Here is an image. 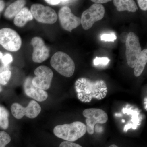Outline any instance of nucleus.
Returning <instances> with one entry per match:
<instances>
[{"label": "nucleus", "mask_w": 147, "mask_h": 147, "mask_svg": "<svg viewBox=\"0 0 147 147\" xmlns=\"http://www.w3.org/2000/svg\"><path fill=\"white\" fill-rule=\"evenodd\" d=\"M75 88L79 99L104 97L107 92L106 84L102 80L93 81L85 78H79L75 83Z\"/></svg>", "instance_id": "f257e3e1"}, {"label": "nucleus", "mask_w": 147, "mask_h": 147, "mask_svg": "<svg viewBox=\"0 0 147 147\" xmlns=\"http://www.w3.org/2000/svg\"><path fill=\"white\" fill-rule=\"evenodd\" d=\"M55 136L69 142H74L83 137L86 132V127L83 123L74 122L58 125L54 129Z\"/></svg>", "instance_id": "f03ea898"}, {"label": "nucleus", "mask_w": 147, "mask_h": 147, "mask_svg": "<svg viewBox=\"0 0 147 147\" xmlns=\"http://www.w3.org/2000/svg\"><path fill=\"white\" fill-rule=\"evenodd\" d=\"M50 64L61 75L65 77H71L75 71V64L72 59L63 52H57L53 55Z\"/></svg>", "instance_id": "7ed1b4c3"}, {"label": "nucleus", "mask_w": 147, "mask_h": 147, "mask_svg": "<svg viewBox=\"0 0 147 147\" xmlns=\"http://www.w3.org/2000/svg\"><path fill=\"white\" fill-rule=\"evenodd\" d=\"M105 9L101 4L95 3L83 12L81 17V24L85 30L91 28L96 21L104 17Z\"/></svg>", "instance_id": "20e7f679"}, {"label": "nucleus", "mask_w": 147, "mask_h": 147, "mask_svg": "<svg viewBox=\"0 0 147 147\" xmlns=\"http://www.w3.org/2000/svg\"><path fill=\"white\" fill-rule=\"evenodd\" d=\"M83 115L86 118V130L90 134L94 132L95 125L96 124H104L107 122L108 116L104 110L98 108H88L83 111Z\"/></svg>", "instance_id": "39448f33"}, {"label": "nucleus", "mask_w": 147, "mask_h": 147, "mask_svg": "<svg viewBox=\"0 0 147 147\" xmlns=\"http://www.w3.org/2000/svg\"><path fill=\"white\" fill-rule=\"evenodd\" d=\"M22 44L21 38L15 31L9 28L0 30V44L6 50L16 52Z\"/></svg>", "instance_id": "423d86ee"}, {"label": "nucleus", "mask_w": 147, "mask_h": 147, "mask_svg": "<svg viewBox=\"0 0 147 147\" xmlns=\"http://www.w3.org/2000/svg\"><path fill=\"white\" fill-rule=\"evenodd\" d=\"M126 57L127 64L131 68H134L137 59L142 51L137 35L130 32L125 42Z\"/></svg>", "instance_id": "0eeeda50"}, {"label": "nucleus", "mask_w": 147, "mask_h": 147, "mask_svg": "<svg viewBox=\"0 0 147 147\" xmlns=\"http://www.w3.org/2000/svg\"><path fill=\"white\" fill-rule=\"evenodd\" d=\"M31 12L33 16L40 23L53 24L57 20V15L53 8L39 4L32 5Z\"/></svg>", "instance_id": "6e6552de"}, {"label": "nucleus", "mask_w": 147, "mask_h": 147, "mask_svg": "<svg viewBox=\"0 0 147 147\" xmlns=\"http://www.w3.org/2000/svg\"><path fill=\"white\" fill-rule=\"evenodd\" d=\"M11 111L13 117L17 119H21L24 116L34 119L40 113L41 107L35 100H32L26 108H24L19 103H13L11 106Z\"/></svg>", "instance_id": "1a4fd4ad"}, {"label": "nucleus", "mask_w": 147, "mask_h": 147, "mask_svg": "<svg viewBox=\"0 0 147 147\" xmlns=\"http://www.w3.org/2000/svg\"><path fill=\"white\" fill-rule=\"evenodd\" d=\"M35 77L32 80L34 86L43 90L48 89L51 85L53 76L51 69L45 66H40L35 70Z\"/></svg>", "instance_id": "9d476101"}, {"label": "nucleus", "mask_w": 147, "mask_h": 147, "mask_svg": "<svg viewBox=\"0 0 147 147\" xmlns=\"http://www.w3.org/2000/svg\"><path fill=\"white\" fill-rule=\"evenodd\" d=\"M58 15L61 26L66 30L71 32L72 30L81 24V18L73 14L71 9L68 7H62Z\"/></svg>", "instance_id": "9b49d317"}, {"label": "nucleus", "mask_w": 147, "mask_h": 147, "mask_svg": "<svg viewBox=\"0 0 147 147\" xmlns=\"http://www.w3.org/2000/svg\"><path fill=\"white\" fill-rule=\"evenodd\" d=\"M31 44L33 47L32 60L34 62L40 63L49 57L50 50L41 38H33L31 40Z\"/></svg>", "instance_id": "f8f14e48"}, {"label": "nucleus", "mask_w": 147, "mask_h": 147, "mask_svg": "<svg viewBox=\"0 0 147 147\" xmlns=\"http://www.w3.org/2000/svg\"><path fill=\"white\" fill-rule=\"evenodd\" d=\"M32 79L28 78L24 85V90L27 96L39 102L45 101L48 97V94L44 90L34 86L32 83Z\"/></svg>", "instance_id": "ddd939ff"}, {"label": "nucleus", "mask_w": 147, "mask_h": 147, "mask_svg": "<svg viewBox=\"0 0 147 147\" xmlns=\"http://www.w3.org/2000/svg\"><path fill=\"white\" fill-rule=\"evenodd\" d=\"M34 17L31 11L27 7H24L14 18L13 23L18 27L24 26L28 21H31Z\"/></svg>", "instance_id": "4468645a"}, {"label": "nucleus", "mask_w": 147, "mask_h": 147, "mask_svg": "<svg viewBox=\"0 0 147 147\" xmlns=\"http://www.w3.org/2000/svg\"><path fill=\"white\" fill-rule=\"evenodd\" d=\"M113 3L119 11H128L135 12L138 9L135 1L133 0H114Z\"/></svg>", "instance_id": "2eb2a0df"}, {"label": "nucleus", "mask_w": 147, "mask_h": 147, "mask_svg": "<svg viewBox=\"0 0 147 147\" xmlns=\"http://www.w3.org/2000/svg\"><path fill=\"white\" fill-rule=\"evenodd\" d=\"M26 3V1L18 0L9 6L6 9L4 16L7 18H12L15 17L23 8Z\"/></svg>", "instance_id": "dca6fc26"}, {"label": "nucleus", "mask_w": 147, "mask_h": 147, "mask_svg": "<svg viewBox=\"0 0 147 147\" xmlns=\"http://www.w3.org/2000/svg\"><path fill=\"white\" fill-rule=\"evenodd\" d=\"M147 62V49L142 50L134 66V74L138 77L144 71Z\"/></svg>", "instance_id": "f3484780"}, {"label": "nucleus", "mask_w": 147, "mask_h": 147, "mask_svg": "<svg viewBox=\"0 0 147 147\" xmlns=\"http://www.w3.org/2000/svg\"><path fill=\"white\" fill-rule=\"evenodd\" d=\"M0 115V127L3 129H7L9 126V113L5 108L1 107Z\"/></svg>", "instance_id": "a211bd4d"}, {"label": "nucleus", "mask_w": 147, "mask_h": 147, "mask_svg": "<svg viewBox=\"0 0 147 147\" xmlns=\"http://www.w3.org/2000/svg\"><path fill=\"white\" fill-rule=\"evenodd\" d=\"M9 134L4 131H0V147H5L11 142Z\"/></svg>", "instance_id": "6ab92c4d"}, {"label": "nucleus", "mask_w": 147, "mask_h": 147, "mask_svg": "<svg viewBox=\"0 0 147 147\" xmlns=\"http://www.w3.org/2000/svg\"><path fill=\"white\" fill-rule=\"evenodd\" d=\"M11 71L8 70L0 73V84L5 85L7 84L11 77Z\"/></svg>", "instance_id": "aec40b11"}, {"label": "nucleus", "mask_w": 147, "mask_h": 147, "mask_svg": "<svg viewBox=\"0 0 147 147\" xmlns=\"http://www.w3.org/2000/svg\"><path fill=\"white\" fill-rule=\"evenodd\" d=\"M110 59L108 58L98 57H96L93 61V63L94 65L106 66L110 62Z\"/></svg>", "instance_id": "412c9836"}, {"label": "nucleus", "mask_w": 147, "mask_h": 147, "mask_svg": "<svg viewBox=\"0 0 147 147\" xmlns=\"http://www.w3.org/2000/svg\"><path fill=\"white\" fill-rule=\"evenodd\" d=\"M117 37L115 34H105L100 36V40L102 41L114 42Z\"/></svg>", "instance_id": "4be33fe9"}, {"label": "nucleus", "mask_w": 147, "mask_h": 147, "mask_svg": "<svg viewBox=\"0 0 147 147\" xmlns=\"http://www.w3.org/2000/svg\"><path fill=\"white\" fill-rule=\"evenodd\" d=\"M12 61H13V58L11 55L9 54H6L2 58V61L3 64V65L6 66H8L9 64L11 63Z\"/></svg>", "instance_id": "5701e85b"}, {"label": "nucleus", "mask_w": 147, "mask_h": 147, "mask_svg": "<svg viewBox=\"0 0 147 147\" xmlns=\"http://www.w3.org/2000/svg\"><path fill=\"white\" fill-rule=\"evenodd\" d=\"M59 147H83L78 144L72 142L64 141L62 142Z\"/></svg>", "instance_id": "b1692460"}, {"label": "nucleus", "mask_w": 147, "mask_h": 147, "mask_svg": "<svg viewBox=\"0 0 147 147\" xmlns=\"http://www.w3.org/2000/svg\"><path fill=\"white\" fill-rule=\"evenodd\" d=\"M138 5L141 9L144 11L147 10V1L146 0H138Z\"/></svg>", "instance_id": "393cba45"}, {"label": "nucleus", "mask_w": 147, "mask_h": 147, "mask_svg": "<svg viewBox=\"0 0 147 147\" xmlns=\"http://www.w3.org/2000/svg\"><path fill=\"white\" fill-rule=\"evenodd\" d=\"M128 34L126 32H123L122 33L120 36V40L121 42L125 43L126 42L127 37H128Z\"/></svg>", "instance_id": "a878e982"}, {"label": "nucleus", "mask_w": 147, "mask_h": 147, "mask_svg": "<svg viewBox=\"0 0 147 147\" xmlns=\"http://www.w3.org/2000/svg\"><path fill=\"white\" fill-rule=\"evenodd\" d=\"M47 3L52 5H57L61 3V1H57V0H46L45 1Z\"/></svg>", "instance_id": "bb28decb"}, {"label": "nucleus", "mask_w": 147, "mask_h": 147, "mask_svg": "<svg viewBox=\"0 0 147 147\" xmlns=\"http://www.w3.org/2000/svg\"><path fill=\"white\" fill-rule=\"evenodd\" d=\"M93 2L96 3L97 4H101L105 3H108V2L111 1L109 0H92L91 1Z\"/></svg>", "instance_id": "cd10ccee"}, {"label": "nucleus", "mask_w": 147, "mask_h": 147, "mask_svg": "<svg viewBox=\"0 0 147 147\" xmlns=\"http://www.w3.org/2000/svg\"><path fill=\"white\" fill-rule=\"evenodd\" d=\"M5 7L4 2L3 1L0 0V13L3 10Z\"/></svg>", "instance_id": "c85d7f7f"}, {"label": "nucleus", "mask_w": 147, "mask_h": 147, "mask_svg": "<svg viewBox=\"0 0 147 147\" xmlns=\"http://www.w3.org/2000/svg\"><path fill=\"white\" fill-rule=\"evenodd\" d=\"M72 1H67V0H65V1H61V3H62L66 4L71 2Z\"/></svg>", "instance_id": "c756f323"}, {"label": "nucleus", "mask_w": 147, "mask_h": 147, "mask_svg": "<svg viewBox=\"0 0 147 147\" xmlns=\"http://www.w3.org/2000/svg\"><path fill=\"white\" fill-rule=\"evenodd\" d=\"M108 147H118L117 146H116V145H112L111 146H110Z\"/></svg>", "instance_id": "7c9ffc66"}, {"label": "nucleus", "mask_w": 147, "mask_h": 147, "mask_svg": "<svg viewBox=\"0 0 147 147\" xmlns=\"http://www.w3.org/2000/svg\"><path fill=\"white\" fill-rule=\"evenodd\" d=\"M3 57V54L2 53L0 52V59H2Z\"/></svg>", "instance_id": "2f4dec72"}, {"label": "nucleus", "mask_w": 147, "mask_h": 147, "mask_svg": "<svg viewBox=\"0 0 147 147\" xmlns=\"http://www.w3.org/2000/svg\"><path fill=\"white\" fill-rule=\"evenodd\" d=\"M115 116H122V115H121V114H115Z\"/></svg>", "instance_id": "473e14b6"}, {"label": "nucleus", "mask_w": 147, "mask_h": 147, "mask_svg": "<svg viewBox=\"0 0 147 147\" xmlns=\"http://www.w3.org/2000/svg\"><path fill=\"white\" fill-rule=\"evenodd\" d=\"M2 90V89L1 87L0 86V92H1Z\"/></svg>", "instance_id": "72a5a7b5"}, {"label": "nucleus", "mask_w": 147, "mask_h": 147, "mask_svg": "<svg viewBox=\"0 0 147 147\" xmlns=\"http://www.w3.org/2000/svg\"><path fill=\"white\" fill-rule=\"evenodd\" d=\"M122 122L123 123H124L125 122V120L124 119H122Z\"/></svg>", "instance_id": "f704fd0d"}, {"label": "nucleus", "mask_w": 147, "mask_h": 147, "mask_svg": "<svg viewBox=\"0 0 147 147\" xmlns=\"http://www.w3.org/2000/svg\"><path fill=\"white\" fill-rule=\"evenodd\" d=\"M1 107H0V115H1Z\"/></svg>", "instance_id": "c9c22d12"}]
</instances>
